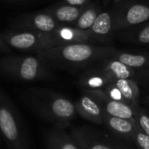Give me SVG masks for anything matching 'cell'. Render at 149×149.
I'll return each instance as SVG.
<instances>
[{
    "label": "cell",
    "mask_w": 149,
    "mask_h": 149,
    "mask_svg": "<svg viewBox=\"0 0 149 149\" xmlns=\"http://www.w3.org/2000/svg\"><path fill=\"white\" fill-rule=\"evenodd\" d=\"M116 49L107 45L78 43L45 48L36 55L48 66L55 68H79L113 58Z\"/></svg>",
    "instance_id": "cell-1"
},
{
    "label": "cell",
    "mask_w": 149,
    "mask_h": 149,
    "mask_svg": "<svg viewBox=\"0 0 149 149\" xmlns=\"http://www.w3.org/2000/svg\"><path fill=\"white\" fill-rule=\"evenodd\" d=\"M24 102L43 119L63 128L77 116L75 102L47 89H30L24 94Z\"/></svg>",
    "instance_id": "cell-2"
},
{
    "label": "cell",
    "mask_w": 149,
    "mask_h": 149,
    "mask_svg": "<svg viewBox=\"0 0 149 149\" xmlns=\"http://www.w3.org/2000/svg\"><path fill=\"white\" fill-rule=\"evenodd\" d=\"M0 72L19 81L45 80L53 78L49 66L37 55H7L0 58Z\"/></svg>",
    "instance_id": "cell-3"
},
{
    "label": "cell",
    "mask_w": 149,
    "mask_h": 149,
    "mask_svg": "<svg viewBox=\"0 0 149 149\" xmlns=\"http://www.w3.org/2000/svg\"><path fill=\"white\" fill-rule=\"evenodd\" d=\"M0 134L9 149H31L22 119L8 96L0 90Z\"/></svg>",
    "instance_id": "cell-4"
},
{
    "label": "cell",
    "mask_w": 149,
    "mask_h": 149,
    "mask_svg": "<svg viewBox=\"0 0 149 149\" xmlns=\"http://www.w3.org/2000/svg\"><path fill=\"white\" fill-rule=\"evenodd\" d=\"M1 38L10 47L35 53L45 48L58 46V43L48 32L37 31H10L0 34Z\"/></svg>",
    "instance_id": "cell-5"
},
{
    "label": "cell",
    "mask_w": 149,
    "mask_h": 149,
    "mask_svg": "<svg viewBox=\"0 0 149 149\" xmlns=\"http://www.w3.org/2000/svg\"><path fill=\"white\" fill-rule=\"evenodd\" d=\"M113 31L142 24L149 20V4L138 0H125L111 11Z\"/></svg>",
    "instance_id": "cell-6"
},
{
    "label": "cell",
    "mask_w": 149,
    "mask_h": 149,
    "mask_svg": "<svg viewBox=\"0 0 149 149\" xmlns=\"http://www.w3.org/2000/svg\"><path fill=\"white\" fill-rule=\"evenodd\" d=\"M85 93L93 96L100 104L104 113L111 116L135 120L134 113V106L115 101L108 98L103 90H84Z\"/></svg>",
    "instance_id": "cell-7"
},
{
    "label": "cell",
    "mask_w": 149,
    "mask_h": 149,
    "mask_svg": "<svg viewBox=\"0 0 149 149\" xmlns=\"http://www.w3.org/2000/svg\"><path fill=\"white\" fill-rule=\"evenodd\" d=\"M58 26V24L45 11L22 17L16 22L17 31H37L52 32Z\"/></svg>",
    "instance_id": "cell-8"
},
{
    "label": "cell",
    "mask_w": 149,
    "mask_h": 149,
    "mask_svg": "<svg viewBox=\"0 0 149 149\" xmlns=\"http://www.w3.org/2000/svg\"><path fill=\"white\" fill-rule=\"evenodd\" d=\"M49 33L56 40L58 45L78 43H95L90 31H81L72 25L58 24L54 31Z\"/></svg>",
    "instance_id": "cell-9"
},
{
    "label": "cell",
    "mask_w": 149,
    "mask_h": 149,
    "mask_svg": "<svg viewBox=\"0 0 149 149\" xmlns=\"http://www.w3.org/2000/svg\"><path fill=\"white\" fill-rule=\"evenodd\" d=\"M77 113L84 119L98 125H103L104 111L99 101L92 95L84 92L75 102Z\"/></svg>",
    "instance_id": "cell-10"
},
{
    "label": "cell",
    "mask_w": 149,
    "mask_h": 149,
    "mask_svg": "<svg viewBox=\"0 0 149 149\" xmlns=\"http://www.w3.org/2000/svg\"><path fill=\"white\" fill-rule=\"evenodd\" d=\"M103 125L116 136L127 141H134L138 129L136 120L118 118L107 113L103 115Z\"/></svg>",
    "instance_id": "cell-11"
},
{
    "label": "cell",
    "mask_w": 149,
    "mask_h": 149,
    "mask_svg": "<svg viewBox=\"0 0 149 149\" xmlns=\"http://www.w3.org/2000/svg\"><path fill=\"white\" fill-rule=\"evenodd\" d=\"M47 149H80L77 142L65 128L54 126L45 136Z\"/></svg>",
    "instance_id": "cell-12"
},
{
    "label": "cell",
    "mask_w": 149,
    "mask_h": 149,
    "mask_svg": "<svg viewBox=\"0 0 149 149\" xmlns=\"http://www.w3.org/2000/svg\"><path fill=\"white\" fill-rule=\"evenodd\" d=\"M86 7H77L65 3L46 9L45 11L53 17L58 24L72 25Z\"/></svg>",
    "instance_id": "cell-13"
},
{
    "label": "cell",
    "mask_w": 149,
    "mask_h": 149,
    "mask_svg": "<svg viewBox=\"0 0 149 149\" xmlns=\"http://www.w3.org/2000/svg\"><path fill=\"white\" fill-rule=\"evenodd\" d=\"M99 67L113 81L117 79H134L135 76L134 69L113 58H105L100 61Z\"/></svg>",
    "instance_id": "cell-14"
},
{
    "label": "cell",
    "mask_w": 149,
    "mask_h": 149,
    "mask_svg": "<svg viewBox=\"0 0 149 149\" xmlns=\"http://www.w3.org/2000/svg\"><path fill=\"white\" fill-rule=\"evenodd\" d=\"M113 82L99 65L85 72L79 79V85L84 90H103Z\"/></svg>",
    "instance_id": "cell-15"
},
{
    "label": "cell",
    "mask_w": 149,
    "mask_h": 149,
    "mask_svg": "<svg viewBox=\"0 0 149 149\" xmlns=\"http://www.w3.org/2000/svg\"><path fill=\"white\" fill-rule=\"evenodd\" d=\"M89 31L95 43L108 41L113 31L111 11H100Z\"/></svg>",
    "instance_id": "cell-16"
},
{
    "label": "cell",
    "mask_w": 149,
    "mask_h": 149,
    "mask_svg": "<svg viewBox=\"0 0 149 149\" xmlns=\"http://www.w3.org/2000/svg\"><path fill=\"white\" fill-rule=\"evenodd\" d=\"M72 137L80 149H114L109 144L99 141L93 134L82 128H74L71 133Z\"/></svg>",
    "instance_id": "cell-17"
},
{
    "label": "cell",
    "mask_w": 149,
    "mask_h": 149,
    "mask_svg": "<svg viewBox=\"0 0 149 149\" xmlns=\"http://www.w3.org/2000/svg\"><path fill=\"white\" fill-rule=\"evenodd\" d=\"M119 38L127 43L140 45L149 44V24H142L133 28L121 30Z\"/></svg>",
    "instance_id": "cell-18"
},
{
    "label": "cell",
    "mask_w": 149,
    "mask_h": 149,
    "mask_svg": "<svg viewBox=\"0 0 149 149\" xmlns=\"http://www.w3.org/2000/svg\"><path fill=\"white\" fill-rule=\"evenodd\" d=\"M113 58H115L133 69H141L149 66V54L132 53L124 51H116Z\"/></svg>",
    "instance_id": "cell-19"
},
{
    "label": "cell",
    "mask_w": 149,
    "mask_h": 149,
    "mask_svg": "<svg viewBox=\"0 0 149 149\" xmlns=\"http://www.w3.org/2000/svg\"><path fill=\"white\" fill-rule=\"evenodd\" d=\"M113 83L119 88L124 98L132 105L134 106L139 101L140 97V88L134 79H117Z\"/></svg>",
    "instance_id": "cell-20"
},
{
    "label": "cell",
    "mask_w": 149,
    "mask_h": 149,
    "mask_svg": "<svg viewBox=\"0 0 149 149\" xmlns=\"http://www.w3.org/2000/svg\"><path fill=\"white\" fill-rule=\"evenodd\" d=\"M100 12V10L98 6L90 3L83 10L77 21L72 26L81 31H89L94 24Z\"/></svg>",
    "instance_id": "cell-21"
},
{
    "label": "cell",
    "mask_w": 149,
    "mask_h": 149,
    "mask_svg": "<svg viewBox=\"0 0 149 149\" xmlns=\"http://www.w3.org/2000/svg\"><path fill=\"white\" fill-rule=\"evenodd\" d=\"M134 119L139 128L149 136V115L146 113V111L141 108L139 104H135L134 106Z\"/></svg>",
    "instance_id": "cell-22"
},
{
    "label": "cell",
    "mask_w": 149,
    "mask_h": 149,
    "mask_svg": "<svg viewBox=\"0 0 149 149\" xmlns=\"http://www.w3.org/2000/svg\"><path fill=\"white\" fill-rule=\"evenodd\" d=\"M104 93H106V95L110 98L111 100H115V101H119V102H122V103H125V104H127L129 106H132L125 98L124 96L122 95V93H120V91L119 90V88L115 86V84L113 82L111 83L110 85H108L107 87H105L103 89Z\"/></svg>",
    "instance_id": "cell-23"
},
{
    "label": "cell",
    "mask_w": 149,
    "mask_h": 149,
    "mask_svg": "<svg viewBox=\"0 0 149 149\" xmlns=\"http://www.w3.org/2000/svg\"><path fill=\"white\" fill-rule=\"evenodd\" d=\"M134 141L139 149H149V136L144 134L138 127Z\"/></svg>",
    "instance_id": "cell-24"
},
{
    "label": "cell",
    "mask_w": 149,
    "mask_h": 149,
    "mask_svg": "<svg viewBox=\"0 0 149 149\" xmlns=\"http://www.w3.org/2000/svg\"><path fill=\"white\" fill-rule=\"evenodd\" d=\"M64 3L77 7H86L91 2L90 0H64Z\"/></svg>",
    "instance_id": "cell-25"
},
{
    "label": "cell",
    "mask_w": 149,
    "mask_h": 149,
    "mask_svg": "<svg viewBox=\"0 0 149 149\" xmlns=\"http://www.w3.org/2000/svg\"><path fill=\"white\" fill-rule=\"evenodd\" d=\"M0 51L4 52V53H10L11 52L10 48L4 43V41L1 38V37H0Z\"/></svg>",
    "instance_id": "cell-26"
},
{
    "label": "cell",
    "mask_w": 149,
    "mask_h": 149,
    "mask_svg": "<svg viewBox=\"0 0 149 149\" xmlns=\"http://www.w3.org/2000/svg\"><path fill=\"white\" fill-rule=\"evenodd\" d=\"M145 75H146V77H147L148 81L149 82V70H147V71L145 72Z\"/></svg>",
    "instance_id": "cell-27"
},
{
    "label": "cell",
    "mask_w": 149,
    "mask_h": 149,
    "mask_svg": "<svg viewBox=\"0 0 149 149\" xmlns=\"http://www.w3.org/2000/svg\"><path fill=\"white\" fill-rule=\"evenodd\" d=\"M12 1H23V0H12Z\"/></svg>",
    "instance_id": "cell-28"
},
{
    "label": "cell",
    "mask_w": 149,
    "mask_h": 149,
    "mask_svg": "<svg viewBox=\"0 0 149 149\" xmlns=\"http://www.w3.org/2000/svg\"><path fill=\"white\" fill-rule=\"evenodd\" d=\"M105 1H107V0H105Z\"/></svg>",
    "instance_id": "cell-29"
}]
</instances>
